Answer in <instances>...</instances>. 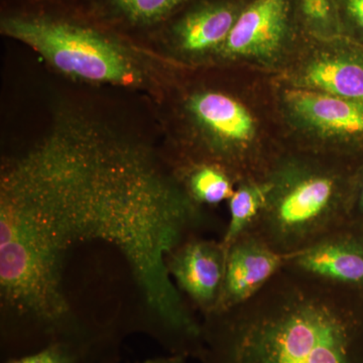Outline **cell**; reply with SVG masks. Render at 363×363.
Here are the masks:
<instances>
[{"instance_id": "cell-13", "label": "cell", "mask_w": 363, "mask_h": 363, "mask_svg": "<svg viewBox=\"0 0 363 363\" xmlns=\"http://www.w3.org/2000/svg\"><path fill=\"white\" fill-rule=\"evenodd\" d=\"M269 184L264 180L241 182L233 197L228 200L230 219L221 243L225 252L257 220L266 206Z\"/></svg>"}, {"instance_id": "cell-10", "label": "cell", "mask_w": 363, "mask_h": 363, "mask_svg": "<svg viewBox=\"0 0 363 363\" xmlns=\"http://www.w3.org/2000/svg\"><path fill=\"white\" fill-rule=\"evenodd\" d=\"M286 104L296 117L320 133L337 136H363V104L321 91H288Z\"/></svg>"}, {"instance_id": "cell-5", "label": "cell", "mask_w": 363, "mask_h": 363, "mask_svg": "<svg viewBox=\"0 0 363 363\" xmlns=\"http://www.w3.org/2000/svg\"><path fill=\"white\" fill-rule=\"evenodd\" d=\"M227 253L221 242L189 238L171 253L168 269L177 288L204 314L216 310L223 286Z\"/></svg>"}, {"instance_id": "cell-20", "label": "cell", "mask_w": 363, "mask_h": 363, "mask_svg": "<svg viewBox=\"0 0 363 363\" xmlns=\"http://www.w3.org/2000/svg\"><path fill=\"white\" fill-rule=\"evenodd\" d=\"M354 207L358 214L363 215V178L362 182H360L359 186H358L354 205L350 207V211H348V216H350L351 210Z\"/></svg>"}, {"instance_id": "cell-16", "label": "cell", "mask_w": 363, "mask_h": 363, "mask_svg": "<svg viewBox=\"0 0 363 363\" xmlns=\"http://www.w3.org/2000/svg\"><path fill=\"white\" fill-rule=\"evenodd\" d=\"M4 363H93L84 350L66 342H54L33 352L11 357Z\"/></svg>"}, {"instance_id": "cell-7", "label": "cell", "mask_w": 363, "mask_h": 363, "mask_svg": "<svg viewBox=\"0 0 363 363\" xmlns=\"http://www.w3.org/2000/svg\"><path fill=\"white\" fill-rule=\"evenodd\" d=\"M288 264L315 278L363 291V236L343 227L294 253Z\"/></svg>"}, {"instance_id": "cell-17", "label": "cell", "mask_w": 363, "mask_h": 363, "mask_svg": "<svg viewBox=\"0 0 363 363\" xmlns=\"http://www.w3.org/2000/svg\"><path fill=\"white\" fill-rule=\"evenodd\" d=\"M329 0H302V11L307 18L313 21H322L330 13Z\"/></svg>"}, {"instance_id": "cell-15", "label": "cell", "mask_w": 363, "mask_h": 363, "mask_svg": "<svg viewBox=\"0 0 363 363\" xmlns=\"http://www.w3.org/2000/svg\"><path fill=\"white\" fill-rule=\"evenodd\" d=\"M133 23L150 25L166 18L184 0H111Z\"/></svg>"}, {"instance_id": "cell-8", "label": "cell", "mask_w": 363, "mask_h": 363, "mask_svg": "<svg viewBox=\"0 0 363 363\" xmlns=\"http://www.w3.org/2000/svg\"><path fill=\"white\" fill-rule=\"evenodd\" d=\"M288 0H255L238 16L221 47L224 56L271 59L285 42Z\"/></svg>"}, {"instance_id": "cell-9", "label": "cell", "mask_w": 363, "mask_h": 363, "mask_svg": "<svg viewBox=\"0 0 363 363\" xmlns=\"http://www.w3.org/2000/svg\"><path fill=\"white\" fill-rule=\"evenodd\" d=\"M187 108L221 150L242 149L253 140L255 119L240 102L228 95L214 91L196 93L189 99Z\"/></svg>"}, {"instance_id": "cell-3", "label": "cell", "mask_w": 363, "mask_h": 363, "mask_svg": "<svg viewBox=\"0 0 363 363\" xmlns=\"http://www.w3.org/2000/svg\"><path fill=\"white\" fill-rule=\"evenodd\" d=\"M269 197L247 233L284 255H294L343 228L350 199L330 169L290 162L267 174Z\"/></svg>"}, {"instance_id": "cell-1", "label": "cell", "mask_w": 363, "mask_h": 363, "mask_svg": "<svg viewBox=\"0 0 363 363\" xmlns=\"http://www.w3.org/2000/svg\"><path fill=\"white\" fill-rule=\"evenodd\" d=\"M196 204L150 150L90 119L62 116L0 178L2 342L32 352L80 343L89 328L64 290L74 248L104 241L128 262L149 307L145 331L167 348L199 341L168 269L171 253L199 226Z\"/></svg>"}, {"instance_id": "cell-14", "label": "cell", "mask_w": 363, "mask_h": 363, "mask_svg": "<svg viewBox=\"0 0 363 363\" xmlns=\"http://www.w3.org/2000/svg\"><path fill=\"white\" fill-rule=\"evenodd\" d=\"M186 192L197 205H217L230 199L235 192L233 178L217 164L194 167L186 178Z\"/></svg>"}, {"instance_id": "cell-2", "label": "cell", "mask_w": 363, "mask_h": 363, "mask_svg": "<svg viewBox=\"0 0 363 363\" xmlns=\"http://www.w3.org/2000/svg\"><path fill=\"white\" fill-rule=\"evenodd\" d=\"M347 286L289 264L253 297L205 317L203 363H363Z\"/></svg>"}, {"instance_id": "cell-12", "label": "cell", "mask_w": 363, "mask_h": 363, "mask_svg": "<svg viewBox=\"0 0 363 363\" xmlns=\"http://www.w3.org/2000/svg\"><path fill=\"white\" fill-rule=\"evenodd\" d=\"M300 83L306 89L321 91L363 104V58L322 57L306 67Z\"/></svg>"}, {"instance_id": "cell-11", "label": "cell", "mask_w": 363, "mask_h": 363, "mask_svg": "<svg viewBox=\"0 0 363 363\" xmlns=\"http://www.w3.org/2000/svg\"><path fill=\"white\" fill-rule=\"evenodd\" d=\"M238 20L227 4H211L189 13L175 28L177 47L189 55L203 54L221 48Z\"/></svg>"}, {"instance_id": "cell-6", "label": "cell", "mask_w": 363, "mask_h": 363, "mask_svg": "<svg viewBox=\"0 0 363 363\" xmlns=\"http://www.w3.org/2000/svg\"><path fill=\"white\" fill-rule=\"evenodd\" d=\"M291 257L276 252L252 233H243L227 252L221 295L211 315L229 311L247 302L286 266Z\"/></svg>"}, {"instance_id": "cell-19", "label": "cell", "mask_w": 363, "mask_h": 363, "mask_svg": "<svg viewBox=\"0 0 363 363\" xmlns=\"http://www.w3.org/2000/svg\"><path fill=\"white\" fill-rule=\"evenodd\" d=\"M143 363H186V357L184 355L172 354L167 357H155L145 360Z\"/></svg>"}, {"instance_id": "cell-18", "label": "cell", "mask_w": 363, "mask_h": 363, "mask_svg": "<svg viewBox=\"0 0 363 363\" xmlns=\"http://www.w3.org/2000/svg\"><path fill=\"white\" fill-rule=\"evenodd\" d=\"M348 16L363 32V0H344Z\"/></svg>"}, {"instance_id": "cell-4", "label": "cell", "mask_w": 363, "mask_h": 363, "mask_svg": "<svg viewBox=\"0 0 363 363\" xmlns=\"http://www.w3.org/2000/svg\"><path fill=\"white\" fill-rule=\"evenodd\" d=\"M1 32L72 78L125 87L145 83V72L135 57L92 28L40 16H11L2 20Z\"/></svg>"}]
</instances>
